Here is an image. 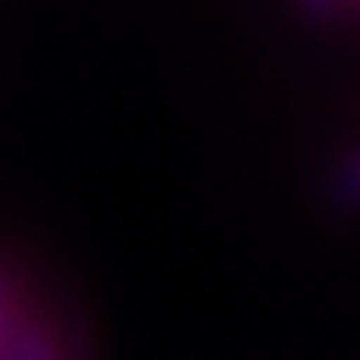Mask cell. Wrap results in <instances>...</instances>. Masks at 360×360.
Returning a JSON list of instances; mask_svg holds the SVG:
<instances>
[{
    "label": "cell",
    "mask_w": 360,
    "mask_h": 360,
    "mask_svg": "<svg viewBox=\"0 0 360 360\" xmlns=\"http://www.w3.org/2000/svg\"><path fill=\"white\" fill-rule=\"evenodd\" d=\"M333 193L345 205H360V150H352L336 168Z\"/></svg>",
    "instance_id": "obj_3"
},
{
    "label": "cell",
    "mask_w": 360,
    "mask_h": 360,
    "mask_svg": "<svg viewBox=\"0 0 360 360\" xmlns=\"http://www.w3.org/2000/svg\"><path fill=\"white\" fill-rule=\"evenodd\" d=\"M30 303L33 300L27 297L25 285L18 283V276L9 267L0 264V345H4L6 333L15 328V321L27 312Z\"/></svg>",
    "instance_id": "obj_2"
},
{
    "label": "cell",
    "mask_w": 360,
    "mask_h": 360,
    "mask_svg": "<svg viewBox=\"0 0 360 360\" xmlns=\"http://www.w3.org/2000/svg\"><path fill=\"white\" fill-rule=\"evenodd\" d=\"M0 360H75L63 324L30 303L0 345Z\"/></svg>",
    "instance_id": "obj_1"
}]
</instances>
